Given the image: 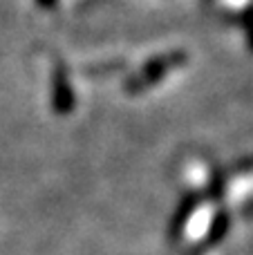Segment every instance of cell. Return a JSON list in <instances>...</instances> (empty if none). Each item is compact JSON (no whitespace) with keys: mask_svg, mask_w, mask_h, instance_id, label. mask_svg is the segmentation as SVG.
Listing matches in <instances>:
<instances>
[{"mask_svg":"<svg viewBox=\"0 0 253 255\" xmlns=\"http://www.w3.org/2000/svg\"><path fill=\"white\" fill-rule=\"evenodd\" d=\"M184 61H186V54L184 52H170V54H164V56H159V58H152L150 63H146V67L141 70V74H139L137 79H130L128 83H126V88H134V90L146 88V85L159 81L168 70L182 65Z\"/></svg>","mask_w":253,"mask_h":255,"instance_id":"1","label":"cell"},{"mask_svg":"<svg viewBox=\"0 0 253 255\" xmlns=\"http://www.w3.org/2000/svg\"><path fill=\"white\" fill-rule=\"evenodd\" d=\"M54 106H56V110H70L72 106V94L63 65H56V70H54Z\"/></svg>","mask_w":253,"mask_h":255,"instance_id":"2","label":"cell"},{"mask_svg":"<svg viewBox=\"0 0 253 255\" xmlns=\"http://www.w3.org/2000/svg\"><path fill=\"white\" fill-rule=\"evenodd\" d=\"M240 25H242V29H245V34H247L249 47L253 49V2L240 13Z\"/></svg>","mask_w":253,"mask_h":255,"instance_id":"3","label":"cell"},{"mask_svg":"<svg viewBox=\"0 0 253 255\" xmlns=\"http://www.w3.org/2000/svg\"><path fill=\"white\" fill-rule=\"evenodd\" d=\"M36 4H38L40 9H54L56 7V0H36Z\"/></svg>","mask_w":253,"mask_h":255,"instance_id":"4","label":"cell"}]
</instances>
